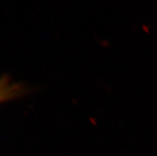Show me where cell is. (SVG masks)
Returning a JSON list of instances; mask_svg holds the SVG:
<instances>
[{
    "label": "cell",
    "instance_id": "cell-1",
    "mask_svg": "<svg viewBox=\"0 0 157 156\" xmlns=\"http://www.w3.org/2000/svg\"><path fill=\"white\" fill-rule=\"evenodd\" d=\"M27 91V88L22 84L14 82L10 77H0V103L21 97Z\"/></svg>",
    "mask_w": 157,
    "mask_h": 156
}]
</instances>
